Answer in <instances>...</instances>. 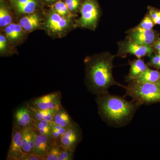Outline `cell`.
Returning <instances> with one entry per match:
<instances>
[{
    "label": "cell",
    "instance_id": "cell-1",
    "mask_svg": "<svg viewBox=\"0 0 160 160\" xmlns=\"http://www.w3.org/2000/svg\"><path fill=\"white\" fill-rule=\"evenodd\" d=\"M115 56L109 52L95 54L84 60L85 83L88 90L97 96L108 92L112 86H118L125 88L115 81L112 74Z\"/></svg>",
    "mask_w": 160,
    "mask_h": 160
},
{
    "label": "cell",
    "instance_id": "cell-2",
    "mask_svg": "<svg viewBox=\"0 0 160 160\" xmlns=\"http://www.w3.org/2000/svg\"><path fill=\"white\" fill-rule=\"evenodd\" d=\"M96 101L100 116L107 124L122 126L129 123L139 105L132 100L109 94V92L97 96Z\"/></svg>",
    "mask_w": 160,
    "mask_h": 160
},
{
    "label": "cell",
    "instance_id": "cell-3",
    "mask_svg": "<svg viewBox=\"0 0 160 160\" xmlns=\"http://www.w3.org/2000/svg\"><path fill=\"white\" fill-rule=\"evenodd\" d=\"M76 19L66 18L55 12L50 7L45 10L42 30L52 38H62L76 29Z\"/></svg>",
    "mask_w": 160,
    "mask_h": 160
},
{
    "label": "cell",
    "instance_id": "cell-4",
    "mask_svg": "<svg viewBox=\"0 0 160 160\" xmlns=\"http://www.w3.org/2000/svg\"><path fill=\"white\" fill-rule=\"evenodd\" d=\"M126 94L139 106L160 102V86L158 83L129 82Z\"/></svg>",
    "mask_w": 160,
    "mask_h": 160
},
{
    "label": "cell",
    "instance_id": "cell-5",
    "mask_svg": "<svg viewBox=\"0 0 160 160\" xmlns=\"http://www.w3.org/2000/svg\"><path fill=\"white\" fill-rule=\"evenodd\" d=\"M80 17L76 21V28L94 31L97 27L101 11L97 0H83L80 10Z\"/></svg>",
    "mask_w": 160,
    "mask_h": 160
},
{
    "label": "cell",
    "instance_id": "cell-6",
    "mask_svg": "<svg viewBox=\"0 0 160 160\" xmlns=\"http://www.w3.org/2000/svg\"><path fill=\"white\" fill-rule=\"evenodd\" d=\"M62 98V93L55 91L35 98L27 103L32 108L40 110L60 109L63 107Z\"/></svg>",
    "mask_w": 160,
    "mask_h": 160
},
{
    "label": "cell",
    "instance_id": "cell-7",
    "mask_svg": "<svg viewBox=\"0 0 160 160\" xmlns=\"http://www.w3.org/2000/svg\"><path fill=\"white\" fill-rule=\"evenodd\" d=\"M119 51L118 55L124 57L126 54L133 55L138 58L151 55L153 52L151 46H144L132 42L127 38L118 44Z\"/></svg>",
    "mask_w": 160,
    "mask_h": 160
},
{
    "label": "cell",
    "instance_id": "cell-8",
    "mask_svg": "<svg viewBox=\"0 0 160 160\" xmlns=\"http://www.w3.org/2000/svg\"><path fill=\"white\" fill-rule=\"evenodd\" d=\"M45 10L19 16L17 22L23 30L29 34L37 30H42Z\"/></svg>",
    "mask_w": 160,
    "mask_h": 160
},
{
    "label": "cell",
    "instance_id": "cell-9",
    "mask_svg": "<svg viewBox=\"0 0 160 160\" xmlns=\"http://www.w3.org/2000/svg\"><path fill=\"white\" fill-rule=\"evenodd\" d=\"M23 129L12 126L11 143L6 160H22L26 153L23 152L22 146Z\"/></svg>",
    "mask_w": 160,
    "mask_h": 160
},
{
    "label": "cell",
    "instance_id": "cell-10",
    "mask_svg": "<svg viewBox=\"0 0 160 160\" xmlns=\"http://www.w3.org/2000/svg\"><path fill=\"white\" fill-rule=\"evenodd\" d=\"M17 16L44 10L40 0H8Z\"/></svg>",
    "mask_w": 160,
    "mask_h": 160
},
{
    "label": "cell",
    "instance_id": "cell-11",
    "mask_svg": "<svg viewBox=\"0 0 160 160\" xmlns=\"http://www.w3.org/2000/svg\"><path fill=\"white\" fill-rule=\"evenodd\" d=\"M127 38L132 42L144 45L151 46L156 41L157 35L154 30H147L136 26L129 30Z\"/></svg>",
    "mask_w": 160,
    "mask_h": 160
},
{
    "label": "cell",
    "instance_id": "cell-12",
    "mask_svg": "<svg viewBox=\"0 0 160 160\" xmlns=\"http://www.w3.org/2000/svg\"><path fill=\"white\" fill-rule=\"evenodd\" d=\"M1 32L4 33L15 47L22 44L28 34L23 30L17 21L1 29Z\"/></svg>",
    "mask_w": 160,
    "mask_h": 160
},
{
    "label": "cell",
    "instance_id": "cell-13",
    "mask_svg": "<svg viewBox=\"0 0 160 160\" xmlns=\"http://www.w3.org/2000/svg\"><path fill=\"white\" fill-rule=\"evenodd\" d=\"M32 122L31 109L28 103L17 108L13 112L12 126L23 129L31 126Z\"/></svg>",
    "mask_w": 160,
    "mask_h": 160
},
{
    "label": "cell",
    "instance_id": "cell-14",
    "mask_svg": "<svg viewBox=\"0 0 160 160\" xmlns=\"http://www.w3.org/2000/svg\"><path fill=\"white\" fill-rule=\"evenodd\" d=\"M7 0H0V28L1 29L14 22L17 16Z\"/></svg>",
    "mask_w": 160,
    "mask_h": 160
},
{
    "label": "cell",
    "instance_id": "cell-15",
    "mask_svg": "<svg viewBox=\"0 0 160 160\" xmlns=\"http://www.w3.org/2000/svg\"><path fill=\"white\" fill-rule=\"evenodd\" d=\"M35 153L42 158L48 152L54 143L49 136L41 134L36 132H35Z\"/></svg>",
    "mask_w": 160,
    "mask_h": 160
},
{
    "label": "cell",
    "instance_id": "cell-16",
    "mask_svg": "<svg viewBox=\"0 0 160 160\" xmlns=\"http://www.w3.org/2000/svg\"><path fill=\"white\" fill-rule=\"evenodd\" d=\"M129 64L130 69L127 77V80L129 82L137 78L148 67L145 62L141 58L136 59L129 61Z\"/></svg>",
    "mask_w": 160,
    "mask_h": 160
},
{
    "label": "cell",
    "instance_id": "cell-17",
    "mask_svg": "<svg viewBox=\"0 0 160 160\" xmlns=\"http://www.w3.org/2000/svg\"><path fill=\"white\" fill-rule=\"evenodd\" d=\"M160 79V72L149 68L141 73L134 79L129 82L137 83H158Z\"/></svg>",
    "mask_w": 160,
    "mask_h": 160
},
{
    "label": "cell",
    "instance_id": "cell-18",
    "mask_svg": "<svg viewBox=\"0 0 160 160\" xmlns=\"http://www.w3.org/2000/svg\"><path fill=\"white\" fill-rule=\"evenodd\" d=\"M15 47L2 32L0 33V55L2 57L11 56L17 53Z\"/></svg>",
    "mask_w": 160,
    "mask_h": 160
},
{
    "label": "cell",
    "instance_id": "cell-19",
    "mask_svg": "<svg viewBox=\"0 0 160 160\" xmlns=\"http://www.w3.org/2000/svg\"><path fill=\"white\" fill-rule=\"evenodd\" d=\"M53 122L64 128H69L75 122L65 108L60 109L55 116Z\"/></svg>",
    "mask_w": 160,
    "mask_h": 160
},
{
    "label": "cell",
    "instance_id": "cell-20",
    "mask_svg": "<svg viewBox=\"0 0 160 160\" xmlns=\"http://www.w3.org/2000/svg\"><path fill=\"white\" fill-rule=\"evenodd\" d=\"M52 123L45 119L40 121H33L30 127L36 132L41 134H46L50 137Z\"/></svg>",
    "mask_w": 160,
    "mask_h": 160
},
{
    "label": "cell",
    "instance_id": "cell-21",
    "mask_svg": "<svg viewBox=\"0 0 160 160\" xmlns=\"http://www.w3.org/2000/svg\"><path fill=\"white\" fill-rule=\"evenodd\" d=\"M50 7L55 12L63 18H75L69 11L64 0H59Z\"/></svg>",
    "mask_w": 160,
    "mask_h": 160
},
{
    "label": "cell",
    "instance_id": "cell-22",
    "mask_svg": "<svg viewBox=\"0 0 160 160\" xmlns=\"http://www.w3.org/2000/svg\"><path fill=\"white\" fill-rule=\"evenodd\" d=\"M64 136L77 141L79 143L82 141V134L80 126L76 122H75L68 128L65 132Z\"/></svg>",
    "mask_w": 160,
    "mask_h": 160
},
{
    "label": "cell",
    "instance_id": "cell-23",
    "mask_svg": "<svg viewBox=\"0 0 160 160\" xmlns=\"http://www.w3.org/2000/svg\"><path fill=\"white\" fill-rule=\"evenodd\" d=\"M32 131V129L30 126L23 129L22 146L23 152L26 154L32 153L30 146V140Z\"/></svg>",
    "mask_w": 160,
    "mask_h": 160
},
{
    "label": "cell",
    "instance_id": "cell-24",
    "mask_svg": "<svg viewBox=\"0 0 160 160\" xmlns=\"http://www.w3.org/2000/svg\"><path fill=\"white\" fill-rule=\"evenodd\" d=\"M60 143L54 142L48 152L43 157V160H59L61 151Z\"/></svg>",
    "mask_w": 160,
    "mask_h": 160
},
{
    "label": "cell",
    "instance_id": "cell-25",
    "mask_svg": "<svg viewBox=\"0 0 160 160\" xmlns=\"http://www.w3.org/2000/svg\"><path fill=\"white\" fill-rule=\"evenodd\" d=\"M69 11L74 17H76L83 3V0H64Z\"/></svg>",
    "mask_w": 160,
    "mask_h": 160
},
{
    "label": "cell",
    "instance_id": "cell-26",
    "mask_svg": "<svg viewBox=\"0 0 160 160\" xmlns=\"http://www.w3.org/2000/svg\"><path fill=\"white\" fill-rule=\"evenodd\" d=\"M79 143L78 142L75 140L62 136L60 140V144L61 147L64 149H69L74 152Z\"/></svg>",
    "mask_w": 160,
    "mask_h": 160
},
{
    "label": "cell",
    "instance_id": "cell-27",
    "mask_svg": "<svg viewBox=\"0 0 160 160\" xmlns=\"http://www.w3.org/2000/svg\"><path fill=\"white\" fill-rule=\"evenodd\" d=\"M154 23L153 22L152 19L148 13L145 16V17L138 26L147 30H151L154 27Z\"/></svg>",
    "mask_w": 160,
    "mask_h": 160
},
{
    "label": "cell",
    "instance_id": "cell-28",
    "mask_svg": "<svg viewBox=\"0 0 160 160\" xmlns=\"http://www.w3.org/2000/svg\"><path fill=\"white\" fill-rule=\"evenodd\" d=\"M148 13L155 24L160 25V11L151 6H148Z\"/></svg>",
    "mask_w": 160,
    "mask_h": 160
},
{
    "label": "cell",
    "instance_id": "cell-29",
    "mask_svg": "<svg viewBox=\"0 0 160 160\" xmlns=\"http://www.w3.org/2000/svg\"><path fill=\"white\" fill-rule=\"evenodd\" d=\"M30 107L33 121H40L44 119L47 110H40V109L32 108L30 106Z\"/></svg>",
    "mask_w": 160,
    "mask_h": 160
},
{
    "label": "cell",
    "instance_id": "cell-30",
    "mask_svg": "<svg viewBox=\"0 0 160 160\" xmlns=\"http://www.w3.org/2000/svg\"><path fill=\"white\" fill-rule=\"evenodd\" d=\"M73 153L74 152L69 149H64L62 147L59 160H73Z\"/></svg>",
    "mask_w": 160,
    "mask_h": 160
},
{
    "label": "cell",
    "instance_id": "cell-31",
    "mask_svg": "<svg viewBox=\"0 0 160 160\" xmlns=\"http://www.w3.org/2000/svg\"><path fill=\"white\" fill-rule=\"evenodd\" d=\"M59 110V109H57L47 110L46 114L45 115L43 119L47 120V121H49V122L51 123L53 122L55 116Z\"/></svg>",
    "mask_w": 160,
    "mask_h": 160
},
{
    "label": "cell",
    "instance_id": "cell-32",
    "mask_svg": "<svg viewBox=\"0 0 160 160\" xmlns=\"http://www.w3.org/2000/svg\"><path fill=\"white\" fill-rule=\"evenodd\" d=\"M22 160H43V158L35 153H27L24 155Z\"/></svg>",
    "mask_w": 160,
    "mask_h": 160
},
{
    "label": "cell",
    "instance_id": "cell-33",
    "mask_svg": "<svg viewBox=\"0 0 160 160\" xmlns=\"http://www.w3.org/2000/svg\"><path fill=\"white\" fill-rule=\"evenodd\" d=\"M160 62V54H158L152 57L149 63L152 66L157 68Z\"/></svg>",
    "mask_w": 160,
    "mask_h": 160
},
{
    "label": "cell",
    "instance_id": "cell-34",
    "mask_svg": "<svg viewBox=\"0 0 160 160\" xmlns=\"http://www.w3.org/2000/svg\"><path fill=\"white\" fill-rule=\"evenodd\" d=\"M40 1L42 3L44 6H48V7H50L59 0H40Z\"/></svg>",
    "mask_w": 160,
    "mask_h": 160
},
{
    "label": "cell",
    "instance_id": "cell-35",
    "mask_svg": "<svg viewBox=\"0 0 160 160\" xmlns=\"http://www.w3.org/2000/svg\"><path fill=\"white\" fill-rule=\"evenodd\" d=\"M154 46L155 49L157 51L160 50V39L155 42L154 44Z\"/></svg>",
    "mask_w": 160,
    "mask_h": 160
},
{
    "label": "cell",
    "instance_id": "cell-36",
    "mask_svg": "<svg viewBox=\"0 0 160 160\" xmlns=\"http://www.w3.org/2000/svg\"><path fill=\"white\" fill-rule=\"evenodd\" d=\"M157 68H158V69H160V62Z\"/></svg>",
    "mask_w": 160,
    "mask_h": 160
},
{
    "label": "cell",
    "instance_id": "cell-37",
    "mask_svg": "<svg viewBox=\"0 0 160 160\" xmlns=\"http://www.w3.org/2000/svg\"><path fill=\"white\" fill-rule=\"evenodd\" d=\"M158 54H160V50L158 51Z\"/></svg>",
    "mask_w": 160,
    "mask_h": 160
},
{
    "label": "cell",
    "instance_id": "cell-38",
    "mask_svg": "<svg viewBox=\"0 0 160 160\" xmlns=\"http://www.w3.org/2000/svg\"><path fill=\"white\" fill-rule=\"evenodd\" d=\"M158 83L159 84V85L160 86V79L159 81V82H158Z\"/></svg>",
    "mask_w": 160,
    "mask_h": 160
}]
</instances>
